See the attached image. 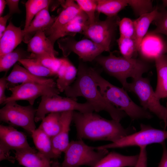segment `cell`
Listing matches in <instances>:
<instances>
[{
  "mask_svg": "<svg viewBox=\"0 0 167 167\" xmlns=\"http://www.w3.org/2000/svg\"><path fill=\"white\" fill-rule=\"evenodd\" d=\"M78 139L114 142L136 132L133 126L125 128L120 122L104 118L93 112L74 111L72 121Z\"/></svg>",
  "mask_w": 167,
  "mask_h": 167,
  "instance_id": "1",
  "label": "cell"
},
{
  "mask_svg": "<svg viewBox=\"0 0 167 167\" xmlns=\"http://www.w3.org/2000/svg\"><path fill=\"white\" fill-rule=\"evenodd\" d=\"M77 71L76 79L64 91L66 97L74 98L83 97L92 106L94 111H106L112 119L119 122L127 116L124 112L110 104L103 97L90 74L89 67L81 60L79 61Z\"/></svg>",
  "mask_w": 167,
  "mask_h": 167,
  "instance_id": "2",
  "label": "cell"
},
{
  "mask_svg": "<svg viewBox=\"0 0 167 167\" xmlns=\"http://www.w3.org/2000/svg\"><path fill=\"white\" fill-rule=\"evenodd\" d=\"M90 74L95 80L99 91L110 104L124 112L133 120L152 118L149 111L135 104L123 87H117L103 78L95 68L89 67Z\"/></svg>",
  "mask_w": 167,
  "mask_h": 167,
  "instance_id": "3",
  "label": "cell"
},
{
  "mask_svg": "<svg viewBox=\"0 0 167 167\" xmlns=\"http://www.w3.org/2000/svg\"><path fill=\"white\" fill-rule=\"evenodd\" d=\"M94 60L108 74L117 79L125 89L128 83L127 78L141 77L151 68L148 62L143 59L117 57L112 52L107 56L100 55Z\"/></svg>",
  "mask_w": 167,
  "mask_h": 167,
  "instance_id": "4",
  "label": "cell"
},
{
  "mask_svg": "<svg viewBox=\"0 0 167 167\" xmlns=\"http://www.w3.org/2000/svg\"><path fill=\"white\" fill-rule=\"evenodd\" d=\"M65 156L61 167H76L82 165L94 167L109 152L108 149L96 150L88 145L83 140L70 142L64 151Z\"/></svg>",
  "mask_w": 167,
  "mask_h": 167,
  "instance_id": "5",
  "label": "cell"
},
{
  "mask_svg": "<svg viewBox=\"0 0 167 167\" xmlns=\"http://www.w3.org/2000/svg\"><path fill=\"white\" fill-rule=\"evenodd\" d=\"M125 90L135 93L144 109L156 115L162 120L165 127L167 126V108L161 105L156 97L149 79L142 76L133 79L128 83Z\"/></svg>",
  "mask_w": 167,
  "mask_h": 167,
  "instance_id": "6",
  "label": "cell"
},
{
  "mask_svg": "<svg viewBox=\"0 0 167 167\" xmlns=\"http://www.w3.org/2000/svg\"><path fill=\"white\" fill-rule=\"evenodd\" d=\"M167 139V131L154 128L143 123L140 130L114 142L97 146V149L122 148L131 146L139 148L153 143L161 144Z\"/></svg>",
  "mask_w": 167,
  "mask_h": 167,
  "instance_id": "7",
  "label": "cell"
},
{
  "mask_svg": "<svg viewBox=\"0 0 167 167\" xmlns=\"http://www.w3.org/2000/svg\"><path fill=\"white\" fill-rule=\"evenodd\" d=\"M68 111H77L82 113L93 112L92 106L86 101L84 103L77 102L76 98L56 96H44L36 109L35 118L37 122L45 117L46 114L52 113Z\"/></svg>",
  "mask_w": 167,
  "mask_h": 167,
  "instance_id": "8",
  "label": "cell"
},
{
  "mask_svg": "<svg viewBox=\"0 0 167 167\" xmlns=\"http://www.w3.org/2000/svg\"><path fill=\"white\" fill-rule=\"evenodd\" d=\"M36 111L32 105L23 106L11 101L0 109V119L11 126L21 127L31 135L36 129Z\"/></svg>",
  "mask_w": 167,
  "mask_h": 167,
  "instance_id": "9",
  "label": "cell"
},
{
  "mask_svg": "<svg viewBox=\"0 0 167 167\" xmlns=\"http://www.w3.org/2000/svg\"><path fill=\"white\" fill-rule=\"evenodd\" d=\"M120 18L118 15L107 17L104 20L97 19L93 23L85 26L82 34L86 37L101 46L105 51L110 52Z\"/></svg>",
  "mask_w": 167,
  "mask_h": 167,
  "instance_id": "10",
  "label": "cell"
},
{
  "mask_svg": "<svg viewBox=\"0 0 167 167\" xmlns=\"http://www.w3.org/2000/svg\"><path fill=\"white\" fill-rule=\"evenodd\" d=\"M57 43L65 57L73 52L84 62L94 60L105 51L101 46L87 39L77 41L73 36H68L59 38L57 40Z\"/></svg>",
  "mask_w": 167,
  "mask_h": 167,
  "instance_id": "11",
  "label": "cell"
},
{
  "mask_svg": "<svg viewBox=\"0 0 167 167\" xmlns=\"http://www.w3.org/2000/svg\"><path fill=\"white\" fill-rule=\"evenodd\" d=\"M7 88L12 93L7 97L4 104L11 101L25 100L28 101L30 105H33L35 100L40 96H56L60 93L56 85L36 83H24Z\"/></svg>",
  "mask_w": 167,
  "mask_h": 167,
  "instance_id": "12",
  "label": "cell"
},
{
  "mask_svg": "<svg viewBox=\"0 0 167 167\" xmlns=\"http://www.w3.org/2000/svg\"><path fill=\"white\" fill-rule=\"evenodd\" d=\"M143 59L154 60L159 56L167 53V43L158 34H148L142 39L138 50Z\"/></svg>",
  "mask_w": 167,
  "mask_h": 167,
  "instance_id": "13",
  "label": "cell"
},
{
  "mask_svg": "<svg viewBox=\"0 0 167 167\" xmlns=\"http://www.w3.org/2000/svg\"><path fill=\"white\" fill-rule=\"evenodd\" d=\"M0 142L15 151L34 149L29 144L26 135L11 126L0 125Z\"/></svg>",
  "mask_w": 167,
  "mask_h": 167,
  "instance_id": "14",
  "label": "cell"
},
{
  "mask_svg": "<svg viewBox=\"0 0 167 167\" xmlns=\"http://www.w3.org/2000/svg\"><path fill=\"white\" fill-rule=\"evenodd\" d=\"M73 111L62 112L61 128L56 136L51 138L53 152L55 158L60 156L69 144V132L70 125L72 121Z\"/></svg>",
  "mask_w": 167,
  "mask_h": 167,
  "instance_id": "15",
  "label": "cell"
},
{
  "mask_svg": "<svg viewBox=\"0 0 167 167\" xmlns=\"http://www.w3.org/2000/svg\"><path fill=\"white\" fill-rule=\"evenodd\" d=\"M49 6L43 9L35 16L27 30L24 32L23 41L28 43L38 31L44 32L50 29L56 19V17L51 16L49 11Z\"/></svg>",
  "mask_w": 167,
  "mask_h": 167,
  "instance_id": "16",
  "label": "cell"
},
{
  "mask_svg": "<svg viewBox=\"0 0 167 167\" xmlns=\"http://www.w3.org/2000/svg\"><path fill=\"white\" fill-rule=\"evenodd\" d=\"M60 3L63 9L51 28L44 32L47 36L60 29L83 11L75 1H61Z\"/></svg>",
  "mask_w": 167,
  "mask_h": 167,
  "instance_id": "17",
  "label": "cell"
},
{
  "mask_svg": "<svg viewBox=\"0 0 167 167\" xmlns=\"http://www.w3.org/2000/svg\"><path fill=\"white\" fill-rule=\"evenodd\" d=\"M23 30L20 27L15 26L10 21L0 38V57L15 50L23 41Z\"/></svg>",
  "mask_w": 167,
  "mask_h": 167,
  "instance_id": "18",
  "label": "cell"
},
{
  "mask_svg": "<svg viewBox=\"0 0 167 167\" xmlns=\"http://www.w3.org/2000/svg\"><path fill=\"white\" fill-rule=\"evenodd\" d=\"M88 21L87 16L83 11L60 29L47 37L54 46L56 41L61 38L66 36H74L78 33H82Z\"/></svg>",
  "mask_w": 167,
  "mask_h": 167,
  "instance_id": "19",
  "label": "cell"
},
{
  "mask_svg": "<svg viewBox=\"0 0 167 167\" xmlns=\"http://www.w3.org/2000/svg\"><path fill=\"white\" fill-rule=\"evenodd\" d=\"M8 84L32 82L55 85L56 82L52 79L37 76L18 64H15L9 75L6 77Z\"/></svg>",
  "mask_w": 167,
  "mask_h": 167,
  "instance_id": "20",
  "label": "cell"
},
{
  "mask_svg": "<svg viewBox=\"0 0 167 167\" xmlns=\"http://www.w3.org/2000/svg\"><path fill=\"white\" fill-rule=\"evenodd\" d=\"M16 160L25 167H51L50 159L35 149L15 151Z\"/></svg>",
  "mask_w": 167,
  "mask_h": 167,
  "instance_id": "21",
  "label": "cell"
},
{
  "mask_svg": "<svg viewBox=\"0 0 167 167\" xmlns=\"http://www.w3.org/2000/svg\"><path fill=\"white\" fill-rule=\"evenodd\" d=\"M27 51L36 55L48 54L56 57L58 54L50 41L42 31L37 32L27 43Z\"/></svg>",
  "mask_w": 167,
  "mask_h": 167,
  "instance_id": "22",
  "label": "cell"
},
{
  "mask_svg": "<svg viewBox=\"0 0 167 167\" xmlns=\"http://www.w3.org/2000/svg\"><path fill=\"white\" fill-rule=\"evenodd\" d=\"M62 58L61 66L57 72L58 78L56 86L60 92H62L74 82L76 78L77 69L66 58Z\"/></svg>",
  "mask_w": 167,
  "mask_h": 167,
  "instance_id": "23",
  "label": "cell"
},
{
  "mask_svg": "<svg viewBox=\"0 0 167 167\" xmlns=\"http://www.w3.org/2000/svg\"><path fill=\"white\" fill-rule=\"evenodd\" d=\"M138 157L139 154L126 156L112 152L102 158L94 167H134Z\"/></svg>",
  "mask_w": 167,
  "mask_h": 167,
  "instance_id": "24",
  "label": "cell"
},
{
  "mask_svg": "<svg viewBox=\"0 0 167 167\" xmlns=\"http://www.w3.org/2000/svg\"><path fill=\"white\" fill-rule=\"evenodd\" d=\"M157 74L155 94L159 100L167 97V55H160L155 59Z\"/></svg>",
  "mask_w": 167,
  "mask_h": 167,
  "instance_id": "25",
  "label": "cell"
},
{
  "mask_svg": "<svg viewBox=\"0 0 167 167\" xmlns=\"http://www.w3.org/2000/svg\"><path fill=\"white\" fill-rule=\"evenodd\" d=\"M159 13L156 7L152 12L143 15L134 20L135 29L136 48L138 51L140 43L146 35L151 24L156 19Z\"/></svg>",
  "mask_w": 167,
  "mask_h": 167,
  "instance_id": "26",
  "label": "cell"
},
{
  "mask_svg": "<svg viewBox=\"0 0 167 167\" xmlns=\"http://www.w3.org/2000/svg\"><path fill=\"white\" fill-rule=\"evenodd\" d=\"M31 135L35 146L39 152L50 159L55 158L51 137L39 128L32 132Z\"/></svg>",
  "mask_w": 167,
  "mask_h": 167,
  "instance_id": "27",
  "label": "cell"
},
{
  "mask_svg": "<svg viewBox=\"0 0 167 167\" xmlns=\"http://www.w3.org/2000/svg\"><path fill=\"white\" fill-rule=\"evenodd\" d=\"M32 54L18 48L0 57V72H7L20 59L32 58Z\"/></svg>",
  "mask_w": 167,
  "mask_h": 167,
  "instance_id": "28",
  "label": "cell"
},
{
  "mask_svg": "<svg viewBox=\"0 0 167 167\" xmlns=\"http://www.w3.org/2000/svg\"><path fill=\"white\" fill-rule=\"evenodd\" d=\"M42 121L38 128L52 138L56 136L61 128L62 112L50 113Z\"/></svg>",
  "mask_w": 167,
  "mask_h": 167,
  "instance_id": "29",
  "label": "cell"
},
{
  "mask_svg": "<svg viewBox=\"0 0 167 167\" xmlns=\"http://www.w3.org/2000/svg\"><path fill=\"white\" fill-rule=\"evenodd\" d=\"M96 11L111 17L118 13L128 5L127 0H97Z\"/></svg>",
  "mask_w": 167,
  "mask_h": 167,
  "instance_id": "30",
  "label": "cell"
},
{
  "mask_svg": "<svg viewBox=\"0 0 167 167\" xmlns=\"http://www.w3.org/2000/svg\"><path fill=\"white\" fill-rule=\"evenodd\" d=\"M18 62L30 73L37 76L45 78L57 76L56 72L45 67L35 59H20Z\"/></svg>",
  "mask_w": 167,
  "mask_h": 167,
  "instance_id": "31",
  "label": "cell"
},
{
  "mask_svg": "<svg viewBox=\"0 0 167 167\" xmlns=\"http://www.w3.org/2000/svg\"><path fill=\"white\" fill-rule=\"evenodd\" d=\"M52 2L49 0H28L25 4L26 19L24 32L26 31L33 18L40 11L50 5Z\"/></svg>",
  "mask_w": 167,
  "mask_h": 167,
  "instance_id": "32",
  "label": "cell"
},
{
  "mask_svg": "<svg viewBox=\"0 0 167 167\" xmlns=\"http://www.w3.org/2000/svg\"><path fill=\"white\" fill-rule=\"evenodd\" d=\"M117 41L122 57L131 58L134 54L137 52L135 39L120 36Z\"/></svg>",
  "mask_w": 167,
  "mask_h": 167,
  "instance_id": "33",
  "label": "cell"
},
{
  "mask_svg": "<svg viewBox=\"0 0 167 167\" xmlns=\"http://www.w3.org/2000/svg\"><path fill=\"white\" fill-rule=\"evenodd\" d=\"M128 5L131 7L134 13L139 17L153 11L155 8L152 1L150 0H127Z\"/></svg>",
  "mask_w": 167,
  "mask_h": 167,
  "instance_id": "34",
  "label": "cell"
},
{
  "mask_svg": "<svg viewBox=\"0 0 167 167\" xmlns=\"http://www.w3.org/2000/svg\"><path fill=\"white\" fill-rule=\"evenodd\" d=\"M75 1L87 16L88 23L91 24L94 23L97 19L96 15L97 0H76Z\"/></svg>",
  "mask_w": 167,
  "mask_h": 167,
  "instance_id": "35",
  "label": "cell"
},
{
  "mask_svg": "<svg viewBox=\"0 0 167 167\" xmlns=\"http://www.w3.org/2000/svg\"><path fill=\"white\" fill-rule=\"evenodd\" d=\"M32 59H34L45 67L57 74L61 66L62 58L53 57L48 54L36 55L32 54Z\"/></svg>",
  "mask_w": 167,
  "mask_h": 167,
  "instance_id": "36",
  "label": "cell"
},
{
  "mask_svg": "<svg viewBox=\"0 0 167 167\" xmlns=\"http://www.w3.org/2000/svg\"><path fill=\"white\" fill-rule=\"evenodd\" d=\"M120 36L134 39L135 41V29L134 20L127 18L120 20L119 24Z\"/></svg>",
  "mask_w": 167,
  "mask_h": 167,
  "instance_id": "37",
  "label": "cell"
},
{
  "mask_svg": "<svg viewBox=\"0 0 167 167\" xmlns=\"http://www.w3.org/2000/svg\"><path fill=\"white\" fill-rule=\"evenodd\" d=\"M153 22L156 28L152 32L164 34L167 37V10H159L158 14Z\"/></svg>",
  "mask_w": 167,
  "mask_h": 167,
  "instance_id": "38",
  "label": "cell"
},
{
  "mask_svg": "<svg viewBox=\"0 0 167 167\" xmlns=\"http://www.w3.org/2000/svg\"><path fill=\"white\" fill-rule=\"evenodd\" d=\"M137 162L134 167H147V154L146 147H140Z\"/></svg>",
  "mask_w": 167,
  "mask_h": 167,
  "instance_id": "39",
  "label": "cell"
},
{
  "mask_svg": "<svg viewBox=\"0 0 167 167\" xmlns=\"http://www.w3.org/2000/svg\"><path fill=\"white\" fill-rule=\"evenodd\" d=\"M10 149L2 143L0 142V161L7 160L12 163H14L15 157L11 156L10 150Z\"/></svg>",
  "mask_w": 167,
  "mask_h": 167,
  "instance_id": "40",
  "label": "cell"
},
{
  "mask_svg": "<svg viewBox=\"0 0 167 167\" xmlns=\"http://www.w3.org/2000/svg\"><path fill=\"white\" fill-rule=\"evenodd\" d=\"M6 76L4 75L0 79V104H4L7 97L5 94L6 89L7 88L8 83Z\"/></svg>",
  "mask_w": 167,
  "mask_h": 167,
  "instance_id": "41",
  "label": "cell"
},
{
  "mask_svg": "<svg viewBox=\"0 0 167 167\" xmlns=\"http://www.w3.org/2000/svg\"><path fill=\"white\" fill-rule=\"evenodd\" d=\"M6 5L9 8V12L8 13L11 16L15 14H19L21 11L19 9V0H6Z\"/></svg>",
  "mask_w": 167,
  "mask_h": 167,
  "instance_id": "42",
  "label": "cell"
},
{
  "mask_svg": "<svg viewBox=\"0 0 167 167\" xmlns=\"http://www.w3.org/2000/svg\"><path fill=\"white\" fill-rule=\"evenodd\" d=\"M161 144L163 149L162 154L158 167H167V148L165 142Z\"/></svg>",
  "mask_w": 167,
  "mask_h": 167,
  "instance_id": "43",
  "label": "cell"
},
{
  "mask_svg": "<svg viewBox=\"0 0 167 167\" xmlns=\"http://www.w3.org/2000/svg\"><path fill=\"white\" fill-rule=\"evenodd\" d=\"M11 17L8 13L4 16L0 17V38H1L4 32L6 27V24L8 20Z\"/></svg>",
  "mask_w": 167,
  "mask_h": 167,
  "instance_id": "44",
  "label": "cell"
},
{
  "mask_svg": "<svg viewBox=\"0 0 167 167\" xmlns=\"http://www.w3.org/2000/svg\"><path fill=\"white\" fill-rule=\"evenodd\" d=\"M6 3V0H0V17L3 13Z\"/></svg>",
  "mask_w": 167,
  "mask_h": 167,
  "instance_id": "45",
  "label": "cell"
},
{
  "mask_svg": "<svg viewBox=\"0 0 167 167\" xmlns=\"http://www.w3.org/2000/svg\"><path fill=\"white\" fill-rule=\"evenodd\" d=\"M162 3L163 6L167 7V0H162Z\"/></svg>",
  "mask_w": 167,
  "mask_h": 167,
  "instance_id": "46",
  "label": "cell"
},
{
  "mask_svg": "<svg viewBox=\"0 0 167 167\" xmlns=\"http://www.w3.org/2000/svg\"><path fill=\"white\" fill-rule=\"evenodd\" d=\"M51 167H61L59 166L58 165H56V166H54V167L51 166Z\"/></svg>",
  "mask_w": 167,
  "mask_h": 167,
  "instance_id": "47",
  "label": "cell"
},
{
  "mask_svg": "<svg viewBox=\"0 0 167 167\" xmlns=\"http://www.w3.org/2000/svg\"></svg>",
  "mask_w": 167,
  "mask_h": 167,
  "instance_id": "48",
  "label": "cell"
}]
</instances>
